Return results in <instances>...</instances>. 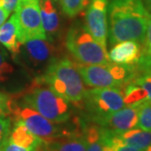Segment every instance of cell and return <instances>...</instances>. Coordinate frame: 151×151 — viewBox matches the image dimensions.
<instances>
[{
	"label": "cell",
	"mask_w": 151,
	"mask_h": 151,
	"mask_svg": "<svg viewBox=\"0 0 151 151\" xmlns=\"http://www.w3.org/2000/svg\"><path fill=\"white\" fill-rule=\"evenodd\" d=\"M0 151H40V150H32V149H27L22 146L17 145L15 144L12 143L8 139L5 145L2 147Z\"/></svg>",
	"instance_id": "cell-27"
},
{
	"label": "cell",
	"mask_w": 151,
	"mask_h": 151,
	"mask_svg": "<svg viewBox=\"0 0 151 151\" xmlns=\"http://www.w3.org/2000/svg\"><path fill=\"white\" fill-rule=\"evenodd\" d=\"M92 121L125 107L124 91L119 88L93 87L86 90L81 100Z\"/></svg>",
	"instance_id": "cell-8"
},
{
	"label": "cell",
	"mask_w": 151,
	"mask_h": 151,
	"mask_svg": "<svg viewBox=\"0 0 151 151\" xmlns=\"http://www.w3.org/2000/svg\"><path fill=\"white\" fill-rule=\"evenodd\" d=\"M145 4H146V6H147V9L148 11L151 12V0H145Z\"/></svg>",
	"instance_id": "cell-30"
},
{
	"label": "cell",
	"mask_w": 151,
	"mask_h": 151,
	"mask_svg": "<svg viewBox=\"0 0 151 151\" xmlns=\"http://www.w3.org/2000/svg\"><path fill=\"white\" fill-rule=\"evenodd\" d=\"M10 13H9L8 11L5 10L3 7L0 6V27L4 24V22L6 21L7 18L9 17Z\"/></svg>",
	"instance_id": "cell-29"
},
{
	"label": "cell",
	"mask_w": 151,
	"mask_h": 151,
	"mask_svg": "<svg viewBox=\"0 0 151 151\" xmlns=\"http://www.w3.org/2000/svg\"><path fill=\"white\" fill-rule=\"evenodd\" d=\"M42 78L66 101L77 103L82 100L86 91L84 81L76 64L69 59L56 60L49 65Z\"/></svg>",
	"instance_id": "cell-3"
},
{
	"label": "cell",
	"mask_w": 151,
	"mask_h": 151,
	"mask_svg": "<svg viewBox=\"0 0 151 151\" xmlns=\"http://www.w3.org/2000/svg\"><path fill=\"white\" fill-rule=\"evenodd\" d=\"M143 45V52L138 64L141 65L140 67L151 68V14Z\"/></svg>",
	"instance_id": "cell-23"
},
{
	"label": "cell",
	"mask_w": 151,
	"mask_h": 151,
	"mask_svg": "<svg viewBox=\"0 0 151 151\" xmlns=\"http://www.w3.org/2000/svg\"><path fill=\"white\" fill-rule=\"evenodd\" d=\"M11 115H13L15 123H20L26 126L28 129L40 138L45 144L81 135L78 129L72 132L64 129L45 118L40 113L29 107L25 103H17L13 98L11 105Z\"/></svg>",
	"instance_id": "cell-4"
},
{
	"label": "cell",
	"mask_w": 151,
	"mask_h": 151,
	"mask_svg": "<svg viewBox=\"0 0 151 151\" xmlns=\"http://www.w3.org/2000/svg\"><path fill=\"white\" fill-rule=\"evenodd\" d=\"M117 135L124 144L139 150H145L151 146V132L149 131L133 129Z\"/></svg>",
	"instance_id": "cell-16"
},
{
	"label": "cell",
	"mask_w": 151,
	"mask_h": 151,
	"mask_svg": "<svg viewBox=\"0 0 151 151\" xmlns=\"http://www.w3.org/2000/svg\"><path fill=\"white\" fill-rule=\"evenodd\" d=\"M12 98L0 92V119H5L11 115Z\"/></svg>",
	"instance_id": "cell-26"
},
{
	"label": "cell",
	"mask_w": 151,
	"mask_h": 151,
	"mask_svg": "<svg viewBox=\"0 0 151 151\" xmlns=\"http://www.w3.org/2000/svg\"><path fill=\"white\" fill-rule=\"evenodd\" d=\"M62 10L69 17L77 15L89 4V0H60Z\"/></svg>",
	"instance_id": "cell-22"
},
{
	"label": "cell",
	"mask_w": 151,
	"mask_h": 151,
	"mask_svg": "<svg viewBox=\"0 0 151 151\" xmlns=\"http://www.w3.org/2000/svg\"><path fill=\"white\" fill-rule=\"evenodd\" d=\"M102 129H103L104 145L111 146L114 151H145L124 144V142L119 139L118 135L108 132V130L104 129L103 128Z\"/></svg>",
	"instance_id": "cell-21"
},
{
	"label": "cell",
	"mask_w": 151,
	"mask_h": 151,
	"mask_svg": "<svg viewBox=\"0 0 151 151\" xmlns=\"http://www.w3.org/2000/svg\"><path fill=\"white\" fill-rule=\"evenodd\" d=\"M9 140L17 145L32 150H40L45 144L40 138L34 134L26 126L20 123H14V127L10 132Z\"/></svg>",
	"instance_id": "cell-13"
},
{
	"label": "cell",
	"mask_w": 151,
	"mask_h": 151,
	"mask_svg": "<svg viewBox=\"0 0 151 151\" xmlns=\"http://www.w3.org/2000/svg\"><path fill=\"white\" fill-rule=\"evenodd\" d=\"M108 0H91L86 14V29L97 42L106 47L108 37Z\"/></svg>",
	"instance_id": "cell-9"
},
{
	"label": "cell",
	"mask_w": 151,
	"mask_h": 151,
	"mask_svg": "<svg viewBox=\"0 0 151 151\" xmlns=\"http://www.w3.org/2000/svg\"><path fill=\"white\" fill-rule=\"evenodd\" d=\"M150 14L142 0H112L109 4V40L112 45L134 40L143 45Z\"/></svg>",
	"instance_id": "cell-1"
},
{
	"label": "cell",
	"mask_w": 151,
	"mask_h": 151,
	"mask_svg": "<svg viewBox=\"0 0 151 151\" xmlns=\"http://www.w3.org/2000/svg\"><path fill=\"white\" fill-rule=\"evenodd\" d=\"M103 151H114L113 148L111 146L108 145H104V148H103Z\"/></svg>",
	"instance_id": "cell-31"
},
{
	"label": "cell",
	"mask_w": 151,
	"mask_h": 151,
	"mask_svg": "<svg viewBox=\"0 0 151 151\" xmlns=\"http://www.w3.org/2000/svg\"><path fill=\"white\" fill-rule=\"evenodd\" d=\"M142 52L143 48L140 43L134 40H126L116 44L108 56L113 63L134 66L138 65Z\"/></svg>",
	"instance_id": "cell-12"
},
{
	"label": "cell",
	"mask_w": 151,
	"mask_h": 151,
	"mask_svg": "<svg viewBox=\"0 0 151 151\" xmlns=\"http://www.w3.org/2000/svg\"><path fill=\"white\" fill-rule=\"evenodd\" d=\"M39 1L19 0L17 4L14 15L18 39L22 45L31 40L47 39L41 22Z\"/></svg>",
	"instance_id": "cell-7"
},
{
	"label": "cell",
	"mask_w": 151,
	"mask_h": 151,
	"mask_svg": "<svg viewBox=\"0 0 151 151\" xmlns=\"http://www.w3.org/2000/svg\"><path fill=\"white\" fill-rule=\"evenodd\" d=\"M65 45L81 64L102 65L111 62L106 47L98 43L86 27L71 28L67 33Z\"/></svg>",
	"instance_id": "cell-6"
},
{
	"label": "cell",
	"mask_w": 151,
	"mask_h": 151,
	"mask_svg": "<svg viewBox=\"0 0 151 151\" xmlns=\"http://www.w3.org/2000/svg\"><path fill=\"white\" fill-rule=\"evenodd\" d=\"M46 151H86V143L84 134L44 144Z\"/></svg>",
	"instance_id": "cell-17"
},
{
	"label": "cell",
	"mask_w": 151,
	"mask_h": 151,
	"mask_svg": "<svg viewBox=\"0 0 151 151\" xmlns=\"http://www.w3.org/2000/svg\"><path fill=\"white\" fill-rule=\"evenodd\" d=\"M138 111L134 106H125L114 113L100 118L94 123L114 134H120L138 127Z\"/></svg>",
	"instance_id": "cell-10"
},
{
	"label": "cell",
	"mask_w": 151,
	"mask_h": 151,
	"mask_svg": "<svg viewBox=\"0 0 151 151\" xmlns=\"http://www.w3.org/2000/svg\"><path fill=\"white\" fill-rule=\"evenodd\" d=\"M10 119H0V150L5 145L10 134Z\"/></svg>",
	"instance_id": "cell-25"
},
{
	"label": "cell",
	"mask_w": 151,
	"mask_h": 151,
	"mask_svg": "<svg viewBox=\"0 0 151 151\" xmlns=\"http://www.w3.org/2000/svg\"><path fill=\"white\" fill-rule=\"evenodd\" d=\"M40 13L45 35L52 36L60 27V18L52 0H40Z\"/></svg>",
	"instance_id": "cell-14"
},
{
	"label": "cell",
	"mask_w": 151,
	"mask_h": 151,
	"mask_svg": "<svg viewBox=\"0 0 151 151\" xmlns=\"http://www.w3.org/2000/svg\"><path fill=\"white\" fill-rule=\"evenodd\" d=\"M0 43L13 55H16L20 53L22 44L18 39L15 18L14 14L0 27Z\"/></svg>",
	"instance_id": "cell-15"
},
{
	"label": "cell",
	"mask_w": 151,
	"mask_h": 151,
	"mask_svg": "<svg viewBox=\"0 0 151 151\" xmlns=\"http://www.w3.org/2000/svg\"><path fill=\"white\" fill-rule=\"evenodd\" d=\"M138 111V127L141 129L151 132V102L143 101L141 103L134 105Z\"/></svg>",
	"instance_id": "cell-19"
},
{
	"label": "cell",
	"mask_w": 151,
	"mask_h": 151,
	"mask_svg": "<svg viewBox=\"0 0 151 151\" xmlns=\"http://www.w3.org/2000/svg\"><path fill=\"white\" fill-rule=\"evenodd\" d=\"M81 78L91 87H111L124 89L134 76V66L113 62L102 65L76 64Z\"/></svg>",
	"instance_id": "cell-5"
},
{
	"label": "cell",
	"mask_w": 151,
	"mask_h": 151,
	"mask_svg": "<svg viewBox=\"0 0 151 151\" xmlns=\"http://www.w3.org/2000/svg\"><path fill=\"white\" fill-rule=\"evenodd\" d=\"M140 73H134V77L130 81L144 89L146 92L147 100L151 102V68L140 67Z\"/></svg>",
	"instance_id": "cell-20"
},
{
	"label": "cell",
	"mask_w": 151,
	"mask_h": 151,
	"mask_svg": "<svg viewBox=\"0 0 151 151\" xmlns=\"http://www.w3.org/2000/svg\"><path fill=\"white\" fill-rule=\"evenodd\" d=\"M18 2L19 0H0V6L9 13H11L15 9Z\"/></svg>",
	"instance_id": "cell-28"
},
{
	"label": "cell",
	"mask_w": 151,
	"mask_h": 151,
	"mask_svg": "<svg viewBox=\"0 0 151 151\" xmlns=\"http://www.w3.org/2000/svg\"><path fill=\"white\" fill-rule=\"evenodd\" d=\"M23 103L55 124L66 122L70 116L69 102L44 81L36 78L23 95Z\"/></svg>",
	"instance_id": "cell-2"
},
{
	"label": "cell",
	"mask_w": 151,
	"mask_h": 151,
	"mask_svg": "<svg viewBox=\"0 0 151 151\" xmlns=\"http://www.w3.org/2000/svg\"><path fill=\"white\" fill-rule=\"evenodd\" d=\"M23 45H24L27 62L33 67L46 66L48 68L49 65L57 60L55 47L46 39L28 40Z\"/></svg>",
	"instance_id": "cell-11"
},
{
	"label": "cell",
	"mask_w": 151,
	"mask_h": 151,
	"mask_svg": "<svg viewBox=\"0 0 151 151\" xmlns=\"http://www.w3.org/2000/svg\"><path fill=\"white\" fill-rule=\"evenodd\" d=\"M84 138L86 143V151H103V129L99 125H91L85 129Z\"/></svg>",
	"instance_id": "cell-18"
},
{
	"label": "cell",
	"mask_w": 151,
	"mask_h": 151,
	"mask_svg": "<svg viewBox=\"0 0 151 151\" xmlns=\"http://www.w3.org/2000/svg\"><path fill=\"white\" fill-rule=\"evenodd\" d=\"M13 70V66L6 60L4 53L0 50V82L7 81Z\"/></svg>",
	"instance_id": "cell-24"
}]
</instances>
